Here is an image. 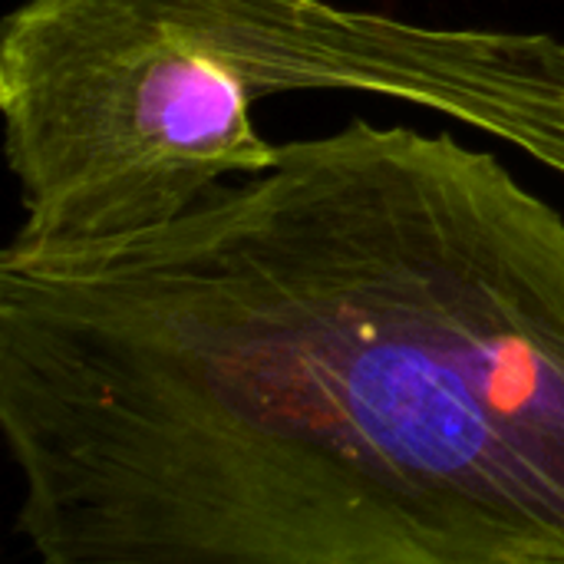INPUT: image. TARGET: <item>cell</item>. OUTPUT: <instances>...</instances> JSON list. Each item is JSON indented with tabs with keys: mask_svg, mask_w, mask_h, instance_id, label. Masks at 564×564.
I'll return each mask as SVG.
<instances>
[{
	"mask_svg": "<svg viewBox=\"0 0 564 564\" xmlns=\"http://www.w3.org/2000/svg\"><path fill=\"white\" fill-rule=\"evenodd\" d=\"M0 433L46 564H564V215L354 116L162 225L10 238Z\"/></svg>",
	"mask_w": 564,
	"mask_h": 564,
	"instance_id": "6da1fadb",
	"label": "cell"
},
{
	"mask_svg": "<svg viewBox=\"0 0 564 564\" xmlns=\"http://www.w3.org/2000/svg\"><path fill=\"white\" fill-rule=\"evenodd\" d=\"M364 93L446 116L564 178V36L337 0H23L0 23L17 241L76 245L264 172L254 106Z\"/></svg>",
	"mask_w": 564,
	"mask_h": 564,
	"instance_id": "7a4b0ae2",
	"label": "cell"
}]
</instances>
